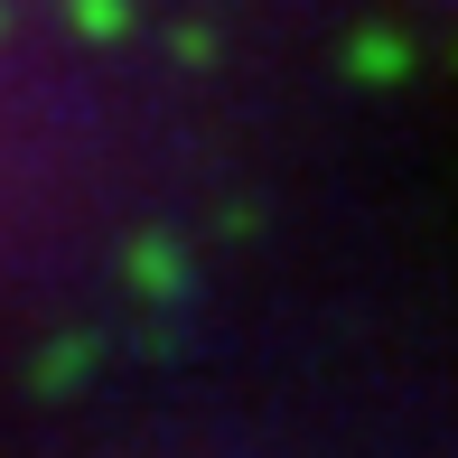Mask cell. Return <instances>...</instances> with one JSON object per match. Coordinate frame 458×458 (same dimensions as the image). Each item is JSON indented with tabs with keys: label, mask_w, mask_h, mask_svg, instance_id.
Masks as SVG:
<instances>
[{
	"label": "cell",
	"mask_w": 458,
	"mask_h": 458,
	"mask_svg": "<svg viewBox=\"0 0 458 458\" xmlns=\"http://www.w3.org/2000/svg\"><path fill=\"white\" fill-rule=\"evenodd\" d=\"M356 66H365V75H403L411 56H403V38H384V29H374L365 47H356Z\"/></svg>",
	"instance_id": "2"
},
{
	"label": "cell",
	"mask_w": 458,
	"mask_h": 458,
	"mask_svg": "<svg viewBox=\"0 0 458 458\" xmlns=\"http://www.w3.org/2000/svg\"><path fill=\"white\" fill-rule=\"evenodd\" d=\"M66 19L85 38H122V29H131V0H66Z\"/></svg>",
	"instance_id": "1"
}]
</instances>
